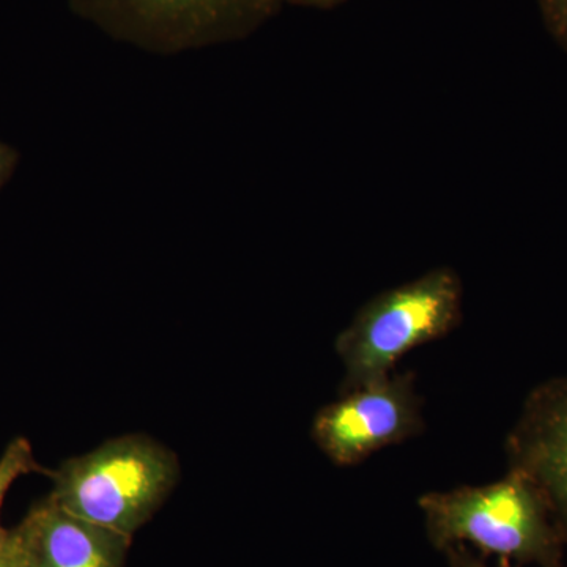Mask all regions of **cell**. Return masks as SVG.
<instances>
[{"label":"cell","instance_id":"cell-4","mask_svg":"<svg viewBox=\"0 0 567 567\" xmlns=\"http://www.w3.org/2000/svg\"><path fill=\"white\" fill-rule=\"evenodd\" d=\"M423 398L415 372H393L369 385L344 391L316 413L317 447L338 466L363 464L385 447L424 432Z\"/></svg>","mask_w":567,"mask_h":567},{"label":"cell","instance_id":"cell-11","mask_svg":"<svg viewBox=\"0 0 567 567\" xmlns=\"http://www.w3.org/2000/svg\"><path fill=\"white\" fill-rule=\"evenodd\" d=\"M443 554L446 555L447 561L451 567H491L486 563V558L476 555L475 551L470 547L465 546H453L446 548ZM496 567H517L511 565V563L498 561Z\"/></svg>","mask_w":567,"mask_h":567},{"label":"cell","instance_id":"cell-7","mask_svg":"<svg viewBox=\"0 0 567 567\" xmlns=\"http://www.w3.org/2000/svg\"><path fill=\"white\" fill-rule=\"evenodd\" d=\"M20 527L37 567H125L133 539L74 516L48 496Z\"/></svg>","mask_w":567,"mask_h":567},{"label":"cell","instance_id":"cell-13","mask_svg":"<svg viewBox=\"0 0 567 567\" xmlns=\"http://www.w3.org/2000/svg\"><path fill=\"white\" fill-rule=\"evenodd\" d=\"M271 3L279 9L282 3H292V6L300 7H312V9H322L330 10L334 9V7L341 6V3L347 2V0H270Z\"/></svg>","mask_w":567,"mask_h":567},{"label":"cell","instance_id":"cell-8","mask_svg":"<svg viewBox=\"0 0 567 567\" xmlns=\"http://www.w3.org/2000/svg\"><path fill=\"white\" fill-rule=\"evenodd\" d=\"M37 472H43V468L37 464L29 440L24 436L11 440L0 456V509H2L3 499L9 494L11 486L21 476ZM3 535H6V529L0 527V543H2Z\"/></svg>","mask_w":567,"mask_h":567},{"label":"cell","instance_id":"cell-5","mask_svg":"<svg viewBox=\"0 0 567 567\" xmlns=\"http://www.w3.org/2000/svg\"><path fill=\"white\" fill-rule=\"evenodd\" d=\"M110 31L148 47H200L249 33L276 10L270 0H71Z\"/></svg>","mask_w":567,"mask_h":567},{"label":"cell","instance_id":"cell-12","mask_svg":"<svg viewBox=\"0 0 567 567\" xmlns=\"http://www.w3.org/2000/svg\"><path fill=\"white\" fill-rule=\"evenodd\" d=\"M18 155L9 145L0 142V188L9 182L11 174H13L14 166H17Z\"/></svg>","mask_w":567,"mask_h":567},{"label":"cell","instance_id":"cell-3","mask_svg":"<svg viewBox=\"0 0 567 567\" xmlns=\"http://www.w3.org/2000/svg\"><path fill=\"white\" fill-rule=\"evenodd\" d=\"M462 317L464 284L451 267L377 293L336 338V353L344 365L341 393L393 374L406 353L445 338Z\"/></svg>","mask_w":567,"mask_h":567},{"label":"cell","instance_id":"cell-2","mask_svg":"<svg viewBox=\"0 0 567 567\" xmlns=\"http://www.w3.org/2000/svg\"><path fill=\"white\" fill-rule=\"evenodd\" d=\"M50 475L55 505L133 537L173 494L181 462L152 436L128 434L66 458Z\"/></svg>","mask_w":567,"mask_h":567},{"label":"cell","instance_id":"cell-10","mask_svg":"<svg viewBox=\"0 0 567 567\" xmlns=\"http://www.w3.org/2000/svg\"><path fill=\"white\" fill-rule=\"evenodd\" d=\"M539 9L547 31L567 51V0H539Z\"/></svg>","mask_w":567,"mask_h":567},{"label":"cell","instance_id":"cell-9","mask_svg":"<svg viewBox=\"0 0 567 567\" xmlns=\"http://www.w3.org/2000/svg\"><path fill=\"white\" fill-rule=\"evenodd\" d=\"M0 567H37L20 525L6 529L0 543Z\"/></svg>","mask_w":567,"mask_h":567},{"label":"cell","instance_id":"cell-6","mask_svg":"<svg viewBox=\"0 0 567 567\" xmlns=\"http://www.w3.org/2000/svg\"><path fill=\"white\" fill-rule=\"evenodd\" d=\"M507 466L546 499L567 544V375L529 391L505 443Z\"/></svg>","mask_w":567,"mask_h":567},{"label":"cell","instance_id":"cell-1","mask_svg":"<svg viewBox=\"0 0 567 567\" xmlns=\"http://www.w3.org/2000/svg\"><path fill=\"white\" fill-rule=\"evenodd\" d=\"M436 550L475 548L481 557L522 567H563L565 539L546 499L520 473L484 486L427 492L417 499Z\"/></svg>","mask_w":567,"mask_h":567}]
</instances>
